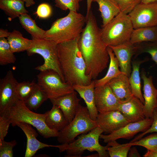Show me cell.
Segmentation results:
<instances>
[{"mask_svg": "<svg viewBox=\"0 0 157 157\" xmlns=\"http://www.w3.org/2000/svg\"><path fill=\"white\" fill-rule=\"evenodd\" d=\"M85 17L86 25L79 38L78 45L85 63L86 74L95 79L107 67L110 57L108 46L101 37V29L91 10Z\"/></svg>", "mask_w": 157, "mask_h": 157, "instance_id": "6da1fadb", "label": "cell"}, {"mask_svg": "<svg viewBox=\"0 0 157 157\" xmlns=\"http://www.w3.org/2000/svg\"><path fill=\"white\" fill-rule=\"evenodd\" d=\"M79 38L58 44V57L65 82L87 85L92 79L86 74L85 61L78 45Z\"/></svg>", "mask_w": 157, "mask_h": 157, "instance_id": "7a4b0ae2", "label": "cell"}, {"mask_svg": "<svg viewBox=\"0 0 157 157\" xmlns=\"http://www.w3.org/2000/svg\"><path fill=\"white\" fill-rule=\"evenodd\" d=\"M86 19L81 14L69 11L66 16L55 20L46 31L44 38L58 44L79 38L86 23Z\"/></svg>", "mask_w": 157, "mask_h": 157, "instance_id": "3957f363", "label": "cell"}, {"mask_svg": "<svg viewBox=\"0 0 157 157\" xmlns=\"http://www.w3.org/2000/svg\"><path fill=\"white\" fill-rule=\"evenodd\" d=\"M13 126L17 122L26 123L35 127L40 134L47 138L58 136L59 132L49 128L45 122V113H34L28 108L24 102L18 100L6 114Z\"/></svg>", "mask_w": 157, "mask_h": 157, "instance_id": "277c9868", "label": "cell"}, {"mask_svg": "<svg viewBox=\"0 0 157 157\" xmlns=\"http://www.w3.org/2000/svg\"><path fill=\"white\" fill-rule=\"evenodd\" d=\"M103 132L102 130L97 126L87 134H82L72 142L60 145L59 151H66V156L69 157H81L85 150L90 152L96 151L100 157H108L107 150L108 146H102L99 143L100 135Z\"/></svg>", "mask_w": 157, "mask_h": 157, "instance_id": "5b68a950", "label": "cell"}, {"mask_svg": "<svg viewBox=\"0 0 157 157\" xmlns=\"http://www.w3.org/2000/svg\"><path fill=\"white\" fill-rule=\"evenodd\" d=\"M31 47L26 51L28 56L35 54L41 56L44 60V63L36 67L35 69L40 71L51 69L57 72L63 81L65 82L58 57V44L44 38H32Z\"/></svg>", "mask_w": 157, "mask_h": 157, "instance_id": "8992f818", "label": "cell"}, {"mask_svg": "<svg viewBox=\"0 0 157 157\" xmlns=\"http://www.w3.org/2000/svg\"><path fill=\"white\" fill-rule=\"evenodd\" d=\"M134 29L128 14L120 13L101 29V37L107 46H116L130 41Z\"/></svg>", "mask_w": 157, "mask_h": 157, "instance_id": "52a82bcc", "label": "cell"}, {"mask_svg": "<svg viewBox=\"0 0 157 157\" xmlns=\"http://www.w3.org/2000/svg\"><path fill=\"white\" fill-rule=\"evenodd\" d=\"M97 126L96 120L91 118L87 107L80 104L72 120L59 132L57 140L62 144L70 143L78 135L86 133Z\"/></svg>", "mask_w": 157, "mask_h": 157, "instance_id": "ba28073f", "label": "cell"}, {"mask_svg": "<svg viewBox=\"0 0 157 157\" xmlns=\"http://www.w3.org/2000/svg\"><path fill=\"white\" fill-rule=\"evenodd\" d=\"M37 76L38 84L45 92L50 101L75 91L73 86L63 82L59 75L53 70L40 71Z\"/></svg>", "mask_w": 157, "mask_h": 157, "instance_id": "9c48e42d", "label": "cell"}, {"mask_svg": "<svg viewBox=\"0 0 157 157\" xmlns=\"http://www.w3.org/2000/svg\"><path fill=\"white\" fill-rule=\"evenodd\" d=\"M134 29L157 25L156 1L141 2L128 14Z\"/></svg>", "mask_w": 157, "mask_h": 157, "instance_id": "30bf717a", "label": "cell"}, {"mask_svg": "<svg viewBox=\"0 0 157 157\" xmlns=\"http://www.w3.org/2000/svg\"><path fill=\"white\" fill-rule=\"evenodd\" d=\"M18 82L12 71H8L0 80V116L6 114L19 100L16 92Z\"/></svg>", "mask_w": 157, "mask_h": 157, "instance_id": "8fae6325", "label": "cell"}, {"mask_svg": "<svg viewBox=\"0 0 157 157\" xmlns=\"http://www.w3.org/2000/svg\"><path fill=\"white\" fill-rule=\"evenodd\" d=\"M153 118H145L140 121L130 122L121 128L108 135L101 134L100 138L105 143L119 138L130 139L139 132H143L151 126Z\"/></svg>", "mask_w": 157, "mask_h": 157, "instance_id": "7c38bea8", "label": "cell"}, {"mask_svg": "<svg viewBox=\"0 0 157 157\" xmlns=\"http://www.w3.org/2000/svg\"><path fill=\"white\" fill-rule=\"evenodd\" d=\"M94 94L95 104L99 113L118 110L121 102L107 83L95 87Z\"/></svg>", "mask_w": 157, "mask_h": 157, "instance_id": "4fadbf2b", "label": "cell"}, {"mask_svg": "<svg viewBox=\"0 0 157 157\" xmlns=\"http://www.w3.org/2000/svg\"><path fill=\"white\" fill-rule=\"evenodd\" d=\"M96 121L103 132L109 134L131 122L118 110L99 113Z\"/></svg>", "mask_w": 157, "mask_h": 157, "instance_id": "5bb4252c", "label": "cell"}, {"mask_svg": "<svg viewBox=\"0 0 157 157\" xmlns=\"http://www.w3.org/2000/svg\"><path fill=\"white\" fill-rule=\"evenodd\" d=\"M143 82V97L144 100V110L145 118H153V112L157 106V89L152 81V76L147 77L144 69L141 72Z\"/></svg>", "mask_w": 157, "mask_h": 157, "instance_id": "9a60e30c", "label": "cell"}, {"mask_svg": "<svg viewBox=\"0 0 157 157\" xmlns=\"http://www.w3.org/2000/svg\"><path fill=\"white\" fill-rule=\"evenodd\" d=\"M108 46L111 48L117 58L120 71L129 78L131 72V58L135 52V44L129 41L116 46Z\"/></svg>", "mask_w": 157, "mask_h": 157, "instance_id": "2e32d148", "label": "cell"}, {"mask_svg": "<svg viewBox=\"0 0 157 157\" xmlns=\"http://www.w3.org/2000/svg\"><path fill=\"white\" fill-rule=\"evenodd\" d=\"M20 128L25 134L27 138L26 148L24 156L32 157L39 150L47 147H57V145L48 144L42 142L37 139L38 134L31 125L23 122H17L13 126Z\"/></svg>", "mask_w": 157, "mask_h": 157, "instance_id": "e0dca14e", "label": "cell"}, {"mask_svg": "<svg viewBox=\"0 0 157 157\" xmlns=\"http://www.w3.org/2000/svg\"><path fill=\"white\" fill-rule=\"evenodd\" d=\"M144 104L133 96L128 101L121 103L118 110L131 122H138L145 118Z\"/></svg>", "mask_w": 157, "mask_h": 157, "instance_id": "ac0fdd59", "label": "cell"}, {"mask_svg": "<svg viewBox=\"0 0 157 157\" xmlns=\"http://www.w3.org/2000/svg\"><path fill=\"white\" fill-rule=\"evenodd\" d=\"M80 99L75 91L72 93L51 100L53 105L58 106L69 123L74 118L78 110Z\"/></svg>", "mask_w": 157, "mask_h": 157, "instance_id": "d6986e66", "label": "cell"}, {"mask_svg": "<svg viewBox=\"0 0 157 157\" xmlns=\"http://www.w3.org/2000/svg\"><path fill=\"white\" fill-rule=\"evenodd\" d=\"M107 83L121 103L128 101L133 96L129 78L124 73L112 79Z\"/></svg>", "mask_w": 157, "mask_h": 157, "instance_id": "ffe728a7", "label": "cell"}, {"mask_svg": "<svg viewBox=\"0 0 157 157\" xmlns=\"http://www.w3.org/2000/svg\"><path fill=\"white\" fill-rule=\"evenodd\" d=\"M74 90L79 94L84 101L91 119L96 120L98 113L94 100V81H92L87 85H73Z\"/></svg>", "mask_w": 157, "mask_h": 157, "instance_id": "44dd1931", "label": "cell"}, {"mask_svg": "<svg viewBox=\"0 0 157 157\" xmlns=\"http://www.w3.org/2000/svg\"><path fill=\"white\" fill-rule=\"evenodd\" d=\"M45 122L50 129L59 132L69 123L60 109L53 105L51 109L46 113Z\"/></svg>", "mask_w": 157, "mask_h": 157, "instance_id": "7402d4cb", "label": "cell"}, {"mask_svg": "<svg viewBox=\"0 0 157 157\" xmlns=\"http://www.w3.org/2000/svg\"><path fill=\"white\" fill-rule=\"evenodd\" d=\"M97 3L102 19L103 27L117 15L120 11L119 6L115 0H92Z\"/></svg>", "mask_w": 157, "mask_h": 157, "instance_id": "603a6c76", "label": "cell"}, {"mask_svg": "<svg viewBox=\"0 0 157 157\" xmlns=\"http://www.w3.org/2000/svg\"><path fill=\"white\" fill-rule=\"evenodd\" d=\"M148 60V59L146 58L143 60H133L132 61L133 70L129 78L133 95L138 98L143 104L144 100L141 91L139 69L140 65Z\"/></svg>", "mask_w": 157, "mask_h": 157, "instance_id": "cb8c5ba5", "label": "cell"}, {"mask_svg": "<svg viewBox=\"0 0 157 157\" xmlns=\"http://www.w3.org/2000/svg\"><path fill=\"white\" fill-rule=\"evenodd\" d=\"M130 41L135 44L157 41V25L134 29Z\"/></svg>", "mask_w": 157, "mask_h": 157, "instance_id": "d4e9b609", "label": "cell"}, {"mask_svg": "<svg viewBox=\"0 0 157 157\" xmlns=\"http://www.w3.org/2000/svg\"><path fill=\"white\" fill-rule=\"evenodd\" d=\"M24 3L22 0H0V8L11 19H14L28 13Z\"/></svg>", "mask_w": 157, "mask_h": 157, "instance_id": "484cf974", "label": "cell"}, {"mask_svg": "<svg viewBox=\"0 0 157 157\" xmlns=\"http://www.w3.org/2000/svg\"><path fill=\"white\" fill-rule=\"evenodd\" d=\"M107 50L110 60L108 69L104 77L94 80L95 87L104 85L112 79L123 73L119 69L118 61L111 48L108 46Z\"/></svg>", "mask_w": 157, "mask_h": 157, "instance_id": "4316f807", "label": "cell"}, {"mask_svg": "<svg viewBox=\"0 0 157 157\" xmlns=\"http://www.w3.org/2000/svg\"><path fill=\"white\" fill-rule=\"evenodd\" d=\"M7 40L13 53L26 51L31 47L33 43L32 39L24 38L20 32L16 30L11 32Z\"/></svg>", "mask_w": 157, "mask_h": 157, "instance_id": "83f0119b", "label": "cell"}, {"mask_svg": "<svg viewBox=\"0 0 157 157\" xmlns=\"http://www.w3.org/2000/svg\"><path fill=\"white\" fill-rule=\"evenodd\" d=\"M19 19L22 27L31 35L32 38H44L46 31L39 27L30 15L27 13L22 14L19 17Z\"/></svg>", "mask_w": 157, "mask_h": 157, "instance_id": "f1b7e54d", "label": "cell"}, {"mask_svg": "<svg viewBox=\"0 0 157 157\" xmlns=\"http://www.w3.org/2000/svg\"><path fill=\"white\" fill-rule=\"evenodd\" d=\"M48 99V96L45 92L36 83L33 92L25 103L30 109L36 110Z\"/></svg>", "mask_w": 157, "mask_h": 157, "instance_id": "f546056e", "label": "cell"}, {"mask_svg": "<svg viewBox=\"0 0 157 157\" xmlns=\"http://www.w3.org/2000/svg\"><path fill=\"white\" fill-rule=\"evenodd\" d=\"M16 60L7 39L0 38V65L3 66L14 63Z\"/></svg>", "mask_w": 157, "mask_h": 157, "instance_id": "4dcf8cb0", "label": "cell"}, {"mask_svg": "<svg viewBox=\"0 0 157 157\" xmlns=\"http://www.w3.org/2000/svg\"><path fill=\"white\" fill-rule=\"evenodd\" d=\"M136 57L143 53H148L151 56L152 59L157 65V41L144 42L135 44Z\"/></svg>", "mask_w": 157, "mask_h": 157, "instance_id": "1f68e13d", "label": "cell"}, {"mask_svg": "<svg viewBox=\"0 0 157 157\" xmlns=\"http://www.w3.org/2000/svg\"><path fill=\"white\" fill-rule=\"evenodd\" d=\"M108 147L107 150L110 157H126L131 147L130 145L120 144L116 140L107 143Z\"/></svg>", "mask_w": 157, "mask_h": 157, "instance_id": "d6a6232c", "label": "cell"}, {"mask_svg": "<svg viewBox=\"0 0 157 157\" xmlns=\"http://www.w3.org/2000/svg\"><path fill=\"white\" fill-rule=\"evenodd\" d=\"M36 84L34 80L31 82L23 81L18 82L16 92L19 100L25 102L33 92Z\"/></svg>", "mask_w": 157, "mask_h": 157, "instance_id": "836d02e7", "label": "cell"}, {"mask_svg": "<svg viewBox=\"0 0 157 157\" xmlns=\"http://www.w3.org/2000/svg\"><path fill=\"white\" fill-rule=\"evenodd\" d=\"M131 146H139L144 147L147 150H151L157 148V132L142 138L135 142L125 144Z\"/></svg>", "mask_w": 157, "mask_h": 157, "instance_id": "e575fe53", "label": "cell"}, {"mask_svg": "<svg viewBox=\"0 0 157 157\" xmlns=\"http://www.w3.org/2000/svg\"><path fill=\"white\" fill-rule=\"evenodd\" d=\"M83 0H54L56 7L65 11L69 10L78 12L80 8V2Z\"/></svg>", "mask_w": 157, "mask_h": 157, "instance_id": "d590c367", "label": "cell"}, {"mask_svg": "<svg viewBox=\"0 0 157 157\" xmlns=\"http://www.w3.org/2000/svg\"><path fill=\"white\" fill-rule=\"evenodd\" d=\"M17 143L15 140L10 142L5 141L4 140L0 141V157H13V148Z\"/></svg>", "mask_w": 157, "mask_h": 157, "instance_id": "8d00e7d4", "label": "cell"}, {"mask_svg": "<svg viewBox=\"0 0 157 157\" xmlns=\"http://www.w3.org/2000/svg\"><path fill=\"white\" fill-rule=\"evenodd\" d=\"M117 3L120 12L129 14L134 8L141 2V0H115Z\"/></svg>", "mask_w": 157, "mask_h": 157, "instance_id": "74e56055", "label": "cell"}, {"mask_svg": "<svg viewBox=\"0 0 157 157\" xmlns=\"http://www.w3.org/2000/svg\"><path fill=\"white\" fill-rule=\"evenodd\" d=\"M10 124L11 120L6 114L0 116V141L4 140Z\"/></svg>", "mask_w": 157, "mask_h": 157, "instance_id": "f35d334b", "label": "cell"}, {"mask_svg": "<svg viewBox=\"0 0 157 157\" xmlns=\"http://www.w3.org/2000/svg\"><path fill=\"white\" fill-rule=\"evenodd\" d=\"M52 13L51 8L48 4L43 3L39 5L35 13L39 18L46 19L49 17Z\"/></svg>", "mask_w": 157, "mask_h": 157, "instance_id": "ab89813d", "label": "cell"}, {"mask_svg": "<svg viewBox=\"0 0 157 157\" xmlns=\"http://www.w3.org/2000/svg\"><path fill=\"white\" fill-rule=\"evenodd\" d=\"M153 121L150 127L145 131L142 132L136 136L130 142H132L137 141L142 138L146 134L153 132H157V111L154 109L153 112Z\"/></svg>", "mask_w": 157, "mask_h": 157, "instance_id": "60d3db41", "label": "cell"}, {"mask_svg": "<svg viewBox=\"0 0 157 157\" xmlns=\"http://www.w3.org/2000/svg\"><path fill=\"white\" fill-rule=\"evenodd\" d=\"M144 157H157V148L151 150H147V152L143 155Z\"/></svg>", "mask_w": 157, "mask_h": 157, "instance_id": "b9f144b4", "label": "cell"}, {"mask_svg": "<svg viewBox=\"0 0 157 157\" xmlns=\"http://www.w3.org/2000/svg\"><path fill=\"white\" fill-rule=\"evenodd\" d=\"M128 157H141L137 149L135 147L131 148L129 151Z\"/></svg>", "mask_w": 157, "mask_h": 157, "instance_id": "7bdbcfd3", "label": "cell"}, {"mask_svg": "<svg viewBox=\"0 0 157 157\" xmlns=\"http://www.w3.org/2000/svg\"><path fill=\"white\" fill-rule=\"evenodd\" d=\"M11 32L8 31L6 29L2 28L0 29V38H7L10 35Z\"/></svg>", "mask_w": 157, "mask_h": 157, "instance_id": "ee69618b", "label": "cell"}, {"mask_svg": "<svg viewBox=\"0 0 157 157\" xmlns=\"http://www.w3.org/2000/svg\"><path fill=\"white\" fill-rule=\"evenodd\" d=\"M92 2V0H87V10L85 17H87L88 15L90 12L91 10V6Z\"/></svg>", "mask_w": 157, "mask_h": 157, "instance_id": "f6af8a7d", "label": "cell"}, {"mask_svg": "<svg viewBox=\"0 0 157 157\" xmlns=\"http://www.w3.org/2000/svg\"><path fill=\"white\" fill-rule=\"evenodd\" d=\"M25 3V6L26 7H30L35 3L34 0H22Z\"/></svg>", "mask_w": 157, "mask_h": 157, "instance_id": "bcb514c9", "label": "cell"}, {"mask_svg": "<svg viewBox=\"0 0 157 157\" xmlns=\"http://www.w3.org/2000/svg\"><path fill=\"white\" fill-rule=\"evenodd\" d=\"M141 2L144 3H148L157 1V0H141Z\"/></svg>", "mask_w": 157, "mask_h": 157, "instance_id": "7dc6e473", "label": "cell"}, {"mask_svg": "<svg viewBox=\"0 0 157 157\" xmlns=\"http://www.w3.org/2000/svg\"><path fill=\"white\" fill-rule=\"evenodd\" d=\"M156 111H157V107H156Z\"/></svg>", "mask_w": 157, "mask_h": 157, "instance_id": "c3c4849f", "label": "cell"}, {"mask_svg": "<svg viewBox=\"0 0 157 157\" xmlns=\"http://www.w3.org/2000/svg\"><path fill=\"white\" fill-rule=\"evenodd\" d=\"M156 6H157V1H156Z\"/></svg>", "mask_w": 157, "mask_h": 157, "instance_id": "681fc988", "label": "cell"}]
</instances>
